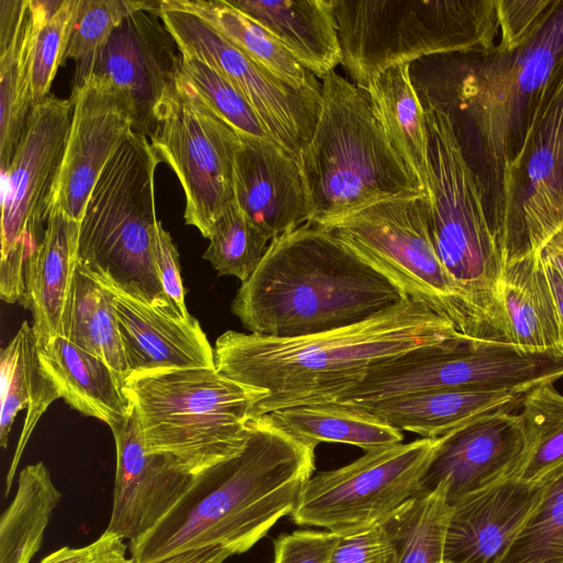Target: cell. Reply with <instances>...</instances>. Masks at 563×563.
<instances>
[{
	"mask_svg": "<svg viewBox=\"0 0 563 563\" xmlns=\"http://www.w3.org/2000/svg\"><path fill=\"white\" fill-rule=\"evenodd\" d=\"M423 109L445 113L475 175L486 216L497 227L507 169L552 87L563 75V0L523 45L454 52L409 64Z\"/></svg>",
	"mask_w": 563,
	"mask_h": 563,
	"instance_id": "1",
	"label": "cell"
},
{
	"mask_svg": "<svg viewBox=\"0 0 563 563\" xmlns=\"http://www.w3.org/2000/svg\"><path fill=\"white\" fill-rule=\"evenodd\" d=\"M314 446L252 418L244 448L195 475L176 505L129 543L135 563H223L290 515L314 471Z\"/></svg>",
	"mask_w": 563,
	"mask_h": 563,
	"instance_id": "2",
	"label": "cell"
},
{
	"mask_svg": "<svg viewBox=\"0 0 563 563\" xmlns=\"http://www.w3.org/2000/svg\"><path fill=\"white\" fill-rule=\"evenodd\" d=\"M460 334L450 321L406 298L363 322L306 336L229 330L216 341L214 365L227 377L267 393L252 410L256 418L327 402L378 363Z\"/></svg>",
	"mask_w": 563,
	"mask_h": 563,
	"instance_id": "3",
	"label": "cell"
},
{
	"mask_svg": "<svg viewBox=\"0 0 563 563\" xmlns=\"http://www.w3.org/2000/svg\"><path fill=\"white\" fill-rule=\"evenodd\" d=\"M404 299L388 278L308 221L272 240L231 311L250 333L287 339L363 322Z\"/></svg>",
	"mask_w": 563,
	"mask_h": 563,
	"instance_id": "4",
	"label": "cell"
},
{
	"mask_svg": "<svg viewBox=\"0 0 563 563\" xmlns=\"http://www.w3.org/2000/svg\"><path fill=\"white\" fill-rule=\"evenodd\" d=\"M321 85L318 120L298 157L310 221L323 224L383 200L426 196L386 135L367 90L335 70Z\"/></svg>",
	"mask_w": 563,
	"mask_h": 563,
	"instance_id": "5",
	"label": "cell"
},
{
	"mask_svg": "<svg viewBox=\"0 0 563 563\" xmlns=\"http://www.w3.org/2000/svg\"><path fill=\"white\" fill-rule=\"evenodd\" d=\"M159 163L147 136L132 132L122 142L87 201L77 265L95 279L184 320L166 297L156 269L159 221L154 175Z\"/></svg>",
	"mask_w": 563,
	"mask_h": 563,
	"instance_id": "6",
	"label": "cell"
},
{
	"mask_svg": "<svg viewBox=\"0 0 563 563\" xmlns=\"http://www.w3.org/2000/svg\"><path fill=\"white\" fill-rule=\"evenodd\" d=\"M122 389L146 450L173 457L191 475L244 448L252 410L267 396L216 367L130 375Z\"/></svg>",
	"mask_w": 563,
	"mask_h": 563,
	"instance_id": "7",
	"label": "cell"
},
{
	"mask_svg": "<svg viewBox=\"0 0 563 563\" xmlns=\"http://www.w3.org/2000/svg\"><path fill=\"white\" fill-rule=\"evenodd\" d=\"M342 66L366 89L384 70L422 57L488 51L497 0H333Z\"/></svg>",
	"mask_w": 563,
	"mask_h": 563,
	"instance_id": "8",
	"label": "cell"
},
{
	"mask_svg": "<svg viewBox=\"0 0 563 563\" xmlns=\"http://www.w3.org/2000/svg\"><path fill=\"white\" fill-rule=\"evenodd\" d=\"M423 110L428 134L424 189L434 250L494 339L505 340L500 306L504 262L479 185L463 156L449 117L438 109Z\"/></svg>",
	"mask_w": 563,
	"mask_h": 563,
	"instance_id": "9",
	"label": "cell"
},
{
	"mask_svg": "<svg viewBox=\"0 0 563 563\" xmlns=\"http://www.w3.org/2000/svg\"><path fill=\"white\" fill-rule=\"evenodd\" d=\"M563 376V351H532L506 340L460 334L418 346L371 367L324 404L361 407L402 395L441 390L527 393Z\"/></svg>",
	"mask_w": 563,
	"mask_h": 563,
	"instance_id": "10",
	"label": "cell"
},
{
	"mask_svg": "<svg viewBox=\"0 0 563 563\" xmlns=\"http://www.w3.org/2000/svg\"><path fill=\"white\" fill-rule=\"evenodd\" d=\"M319 225L388 278L406 298L446 319L460 333L496 340L437 255L427 195L383 200Z\"/></svg>",
	"mask_w": 563,
	"mask_h": 563,
	"instance_id": "11",
	"label": "cell"
},
{
	"mask_svg": "<svg viewBox=\"0 0 563 563\" xmlns=\"http://www.w3.org/2000/svg\"><path fill=\"white\" fill-rule=\"evenodd\" d=\"M438 438L366 452L336 470L312 475L290 514L296 525L325 528L338 536L382 522L419 494Z\"/></svg>",
	"mask_w": 563,
	"mask_h": 563,
	"instance_id": "12",
	"label": "cell"
},
{
	"mask_svg": "<svg viewBox=\"0 0 563 563\" xmlns=\"http://www.w3.org/2000/svg\"><path fill=\"white\" fill-rule=\"evenodd\" d=\"M150 140L181 184L186 224L208 239L212 224L234 199L238 133L202 102L179 69Z\"/></svg>",
	"mask_w": 563,
	"mask_h": 563,
	"instance_id": "13",
	"label": "cell"
},
{
	"mask_svg": "<svg viewBox=\"0 0 563 563\" xmlns=\"http://www.w3.org/2000/svg\"><path fill=\"white\" fill-rule=\"evenodd\" d=\"M563 227V75L507 169L494 231L504 266L540 252Z\"/></svg>",
	"mask_w": 563,
	"mask_h": 563,
	"instance_id": "14",
	"label": "cell"
},
{
	"mask_svg": "<svg viewBox=\"0 0 563 563\" xmlns=\"http://www.w3.org/2000/svg\"><path fill=\"white\" fill-rule=\"evenodd\" d=\"M73 109L70 99L56 97L36 103L2 174L0 271L5 276H22L41 243L38 231L53 209Z\"/></svg>",
	"mask_w": 563,
	"mask_h": 563,
	"instance_id": "15",
	"label": "cell"
},
{
	"mask_svg": "<svg viewBox=\"0 0 563 563\" xmlns=\"http://www.w3.org/2000/svg\"><path fill=\"white\" fill-rule=\"evenodd\" d=\"M158 14L179 52L191 54L228 79L254 108L272 137L297 159L309 143L321 108V91L299 90L253 60L212 25L172 0Z\"/></svg>",
	"mask_w": 563,
	"mask_h": 563,
	"instance_id": "16",
	"label": "cell"
},
{
	"mask_svg": "<svg viewBox=\"0 0 563 563\" xmlns=\"http://www.w3.org/2000/svg\"><path fill=\"white\" fill-rule=\"evenodd\" d=\"M159 10H137L115 27L93 58L89 75L110 81L128 100L133 132H155L161 109L172 92L180 52Z\"/></svg>",
	"mask_w": 563,
	"mask_h": 563,
	"instance_id": "17",
	"label": "cell"
},
{
	"mask_svg": "<svg viewBox=\"0 0 563 563\" xmlns=\"http://www.w3.org/2000/svg\"><path fill=\"white\" fill-rule=\"evenodd\" d=\"M70 100L73 119L53 209L80 222L101 172L133 123L126 98L100 76L90 74L73 86Z\"/></svg>",
	"mask_w": 563,
	"mask_h": 563,
	"instance_id": "18",
	"label": "cell"
},
{
	"mask_svg": "<svg viewBox=\"0 0 563 563\" xmlns=\"http://www.w3.org/2000/svg\"><path fill=\"white\" fill-rule=\"evenodd\" d=\"M526 453L521 418L499 409L473 418L438 438L419 494L444 483L453 505L463 497L516 477Z\"/></svg>",
	"mask_w": 563,
	"mask_h": 563,
	"instance_id": "19",
	"label": "cell"
},
{
	"mask_svg": "<svg viewBox=\"0 0 563 563\" xmlns=\"http://www.w3.org/2000/svg\"><path fill=\"white\" fill-rule=\"evenodd\" d=\"M117 452L107 531L129 543L148 532L185 495L195 475L173 457L146 450L134 408L110 427Z\"/></svg>",
	"mask_w": 563,
	"mask_h": 563,
	"instance_id": "20",
	"label": "cell"
},
{
	"mask_svg": "<svg viewBox=\"0 0 563 563\" xmlns=\"http://www.w3.org/2000/svg\"><path fill=\"white\" fill-rule=\"evenodd\" d=\"M238 135L233 192L243 213L272 240L310 221L298 159L275 141Z\"/></svg>",
	"mask_w": 563,
	"mask_h": 563,
	"instance_id": "21",
	"label": "cell"
},
{
	"mask_svg": "<svg viewBox=\"0 0 563 563\" xmlns=\"http://www.w3.org/2000/svg\"><path fill=\"white\" fill-rule=\"evenodd\" d=\"M541 492V481L511 477L451 505L443 562L498 563Z\"/></svg>",
	"mask_w": 563,
	"mask_h": 563,
	"instance_id": "22",
	"label": "cell"
},
{
	"mask_svg": "<svg viewBox=\"0 0 563 563\" xmlns=\"http://www.w3.org/2000/svg\"><path fill=\"white\" fill-rule=\"evenodd\" d=\"M101 284L113 297L128 376L216 367L213 349L197 319L173 318Z\"/></svg>",
	"mask_w": 563,
	"mask_h": 563,
	"instance_id": "23",
	"label": "cell"
},
{
	"mask_svg": "<svg viewBox=\"0 0 563 563\" xmlns=\"http://www.w3.org/2000/svg\"><path fill=\"white\" fill-rule=\"evenodd\" d=\"M80 222L54 208L41 243L25 271V292L19 302L32 313L38 349L62 335L65 308L78 261Z\"/></svg>",
	"mask_w": 563,
	"mask_h": 563,
	"instance_id": "24",
	"label": "cell"
},
{
	"mask_svg": "<svg viewBox=\"0 0 563 563\" xmlns=\"http://www.w3.org/2000/svg\"><path fill=\"white\" fill-rule=\"evenodd\" d=\"M323 79L342 63L333 0H229Z\"/></svg>",
	"mask_w": 563,
	"mask_h": 563,
	"instance_id": "25",
	"label": "cell"
},
{
	"mask_svg": "<svg viewBox=\"0 0 563 563\" xmlns=\"http://www.w3.org/2000/svg\"><path fill=\"white\" fill-rule=\"evenodd\" d=\"M32 0H0V167L3 174L34 107L30 58L34 33Z\"/></svg>",
	"mask_w": 563,
	"mask_h": 563,
	"instance_id": "26",
	"label": "cell"
},
{
	"mask_svg": "<svg viewBox=\"0 0 563 563\" xmlns=\"http://www.w3.org/2000/svg\"><path fill=\"white\" fill-rule=\"evenodd\" d=\"M38 360L59 396L82 415L111 427L131 413L123 380L103 360L65 336L56 335L38 349Z\"/></svg>",
	"mask_w": 563,
	"mask_h": 563,
	"instance_id": "27",
	"label": "cell"
},
{
	"mask_svg": "<svg viewBox=\"0 0 563 563\" xmlns=\"http://www.w3.org/2000/svg\"><path fill=\"white\" fill-rule=\"evenodd\" d=\"M0 444L3 449L18 412L26 408L20 440L5 477L4 495L10 493L16 468L26 443L47 407L59 393L43 371L38 360V345L32 327L24 321L0 355Z\"/></svg>",
	"mask_w": 563,
	"mask_h": 563,
	"instance_id": "28",
	"label": "cell"
},
{
	"mask_svg": "<svg viewBox=\"0 0 563 563\" xmlns=\"http://www.w3.org/2000/svg\"><path fill=\"white\" fill-rule=\"evenodd\" d=\"M525 394L514 390L441 389L346 408L366 411L401 432L410 431L422 438L432 439L484 413L499 409L510 410L521 402Z\"/></svg>",
	"mask_w": 563,
	"mask_h": 563,
	"instance_id": "29",
	"label": "cell"
},
{
	"mask_svg": "<svg viewBox=\"0 0 563 563\" xmlns=\"http://www.w3.org/2000/svg\"><path fill=\"white\" fill-rule=\"evenodd\" d=\"M500 306L506 341L532 351H563L556 307L540 252L504 266Z\"/></svg>",
	"mask_w": 563,
	"mask_h": 563,
	"instance_id": "30",
	"label": "cell"
},
{
	"mask_svg": "<svg viewBox=\"0 0 563 563\" xmlns=\"http://www.w3.org/2000/svg\"><path fill=\"white\" fill-rule=\"evenodd\" d=\"M366 90L391 145L424 188L428 134L424 110L412 85L409 64L395 65L378 74Z\"/></svg>",
	"mask_w": 563,
	"mask_h": 563,
	"instance_id": "31",
	"label": "cell"
},
{
	"mask_svg": "<svg viewBox=\"0 0 563 563\" xmlns=\"http://www.w3.org/2000/svg\"><path fill=\"white\" fill-rule=\"evenodd\" d=\"M273 422L294 439L317 446L338 442L365 452L401 443L402 432L373 415L331 404L305 405L268 413Z\"/></svg>",
	"mask_w": 563,
	"mask_h": 563,
	"instance_id": "32",
	"label": "cell"
},
{
	"mask_svg": "<svg viewBox=\"0 0 563 563\" xmlns=\"http://www.w3.org/2000/svg\"><path fill=\"white\" fill-rule=\"evenodd\" d=\"M212 25L240 51L299 90L321 91L322 85L266 29L229 0H172Z\"/></svg>",
	"mask_w": 563,
	"mask_h": 563,
	"instance_id": "33",
	"label": "cell"
},
{
	"mask_svg": "<svg viewBox=\"0 0 563 563\" xmlns=\"http://www.w3.org/2000/svg\"><path fill=\"white\" fill-rule=\"evenodd\" d=\"M62 497L43 462L20 471L16 493L0 518V563L31 562Z\"/></svg>",
	"mask_w": 563,
	"mask_h": 563,
	"instance_id": "34",
	"label": "cell"
},
{
	"mask_svg": "<svg viewBox=\"0 0 563 563\" xmlns=\"http://www.w3.org/2000/svg\"><path fill=\"white\" fill-rule=\"evenodd\" d=\"M62 335L103 360L124 382L128 366L113 297L78 265L65 308Z\"/></svg>",
	"mask_w": 563,
	"mask_h": 563,
	"instance_id": "35",
	"label": "cell"
},
{
	"mask_svg": "<svg viewBox=\"0 0 563 563\" xmlns=\"http://www.w3.org/2000/svg\"><path fill=\"white\" fill-rule=\"evenodd\" d=\"M441 483L430 493L409 498L383 521L398 563H443L451 505Z\"/></svg>",
	"mask_w": 563,
	"mask_h": 563,
	"instance_id": "36",
	"label": "cell"
},
{
	"mask_svg": "<svg viewBox=\"0 0 563 563\" xmlns=\"http://www.w3.org/2000/svg\"><path fill=\"white\" fill-rule=\"evenodd\" d=\"M521 405L526 453L516 477L533 483L563 463V395L545 382L528 390Z\"/></svg>",
	"mask_w": 563,
	"mask_h": 563,
	"instance_id": "37",
	"label": "cell"
},
{
	"mask_svg": "<svg viewBox=\"0 0 563 563\" xmlns=\"http://www.w3.org/2000/svg\"><path fill=\"white\" fill-rule=\"evenodd\" d=\"M540 481L538 501L498 563H563V463Z\"/></svg>",
	"mask_w": 563,
	"mask_h": 563,
	"instance_id": "38",
	"label": "cell"
},
{
	"mask_svg": "<svg viewBox=\"0 0 563 563\" xmlns=\"http://www.w3.org/2000/svg\"><path fill=\"white\" fill-rule=\"evenodd\" d=\"M209 245L202 257L219 275L245 282L258 267L272 239L253 223L234 199L211 227Z\"/></svg>",
	"mask_w": 563,
	"mask_h": 563,
	"instance_id": "39",
	"label": "cell"
},
{
	"mask_svg": "<svg viewBox=\"0 0 563 563\" xmlns=\"http://www.w3.org/2000/svg\"><path fill=\"white\" fill-rule=\"evenodd\" d=\"M80 0L34 1L30 76L34 106L45 98L65 53Z\"/></svg>",
	"mask_w": 563,
	"mask_h": 563,
	"instance_id": "40",
	"label": "cell"
},
{
	"mask_svg": "<svg viewBox=\"0 0 563 563\" xmlns=\"http://www.w3.org/2000/svg\"><path fill=\"white\" fill-rule=\"evenodd\" d=\"M179 69L202 102L238 134L275 141L250 102L214 68L180 52Z\"/></svg>",
	"mask_w": 563,
	"mask_h": 563,
	"instance_id": "41",
	"label": "cell"
},
{
	"mask_svg": "<svg viewBox=\"0 0 563 563\" xmlns=\"http://www.w3.org/2000/svg\"><path fill=\"white\" fill-rule=\"evenodd\" d=\"M142 9L159 10V1H79L65 53L76 64L73 86L89 75L93 58L122 20Z\"/></svg>",
	"mask_w": 563,
	"mask_h": 563,
	"instance_id": "42",
	"label": "cell"
},
{
	"mask_svg": "<svg viewBox=\"0 0 563 563\" xmlns=\"http://www.w3.org/2000/svg\"><path fill=\"white\" fill-rule=\"evenodd\" d=\"M560 0H497L501 38L498 46L514 51L523 45L548 20Z\"/></svg>",
	"mask_w": 563,
	"mask_h": 563,
	"instance_id": "43",
	"label": "cell"
},
{
	"mask_svg": "<svg viewBox=\"0 0 563 563\" xmlns=\"http://www.w3.org/2000/svg\"><path fill=\"white\" fill-rule=\"evenodd\" d=\"M330 563H398L393 540L382 522L339 536Z\"/></svg>",
	"mask_w": 563,
	"mask_h": 563,
	"instance_id": "44",
	"label": "cell"
},
{
	"mask_svg": "<svg viewBox=\"0 0 563 563\" xmlns=\"http://www.w3.org/2000/svg\"><path fill=\"white\" fill-rule=\"evenodd\" d=\"M339 536L330 531L297 530L274 542L273 563H330Z\"/></svg>",
	"mask_w": 563,
	"mask_h": 563,
	"instance_id": "45",
	"label": "cell"
},
{
	"mask_svg": "<svg viewBox=\"0 0 563 563\" xmlns=\"http://www.w3.org/2000/svg\"><path fill=\"white\" fill-rule=\"evenodd\" d=\"M122 537L104 530L95 541L81 547H62L38 563H135L128 555L129 543Z\"/></svg>",
	"mask_w": 563,
	"mask_h": 563,
	"instance_id": "46",
	"label": "cell"
},
{
	"mask_svg": "<svg viewBox=\"0 0 563 563\" xmlns=\"http://www.w3.org/2000/svg\"><path fill=\"white\" fill-rule=\"evenodd\" d=\"M155 260L158 278L166 297L184 320L191 319L185 302L179 254L170 234L163 228L161 221L157 225Z\"/></svg>",
	"mask_w": 563,
	"mask_h": 563,
	"instance_id": "47",
	"label": "cell"
},
{
	"mask_svg": "<svg viewBox=\"0 0 563 563\" xmlns=\"http://www.w3.org/2000/svg\"><path fill=\"white\" fill-rule=\"evenodd\" d=\"M542 261L551 264L563 278V227L540 250Z\"/></svg>",
	"mask_w": 563,
	"mask_h": 563,
	"instance_id": "48",
	"label": "cell"
},
{
	"mask_svg": "<svg viewBox=\"0 0 563 563\" xmlns=\"http://www.w3.org/2000/svg\"><path fill=\"white\" fill-rule=\"evenodd\" d=\"M542 260V258H541ZM553 294L560 329L561 344L563 349V278L549 263L542 261Z\"/></svg>",
	"mask_w": 563,
	"mask_h": 563,
	"instance_id": "49",
	"label": "cell"
},
{
	"mask_svg": "<svg viewBox=\"0 0 563 563\" xmlns=\"http://www.w3.org/2000/svg\"><path fill=\"white\" fill-rule=\"evenodd\" d=\"M444 563V562H443Z\"/></svg>",
	"mask_w": 563,
	"mask_h": 563,
	"instance_id": "50",
	"label": "cell"
}]
</instances>
